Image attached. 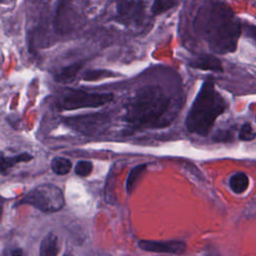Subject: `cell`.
<instances>
[{"label":"cell","mask_w":256,"mask_h":256,"mask_svg":"<svg viewBox=\"0 0 256 256\" xmlns=\"http://www.w3.org/2000/svg\"><path fill=\"white\" fill-rule=\"evenodd\" d=\"M194 23L213 52L225 54L235 51L241 26L227 4L213 2L202 7Z\"/></svg>","instance_id":"obj_1"},{"label":"cell","mask_w":256,"mask_h":256,"mask_svg":"<svg viewBox=\"0 0 256 256\" xmlns=\"http://www.w3.org/2000/svg\"><path fill=\"white\" fill-rule=\"evenodd\" d=\"M112 99L113 94L111 93H95L69 89L58 98L57 107L60 110L95 108L106 105L111 102Z\"/></svg>","instance_id":"obj_4"},{"label":"cell","mask_w":256,"mask_h":256,"mask_svg":"<svg viewBox=\"0 0 256 256\" xmlns=\"http://www.w3.org/2000/svg\"><path fill=\"white\" fill-rule=\"evenodd\" d=\"M227 107L225 99L215 90L211 80H206L187 115L186 126L189 132L206 136L215 120Z\"/></svg>","instance_id":"obj_3"},{"label":"cell","mask_w":256,"mask_h":256,"mask_svg":"<svg viewBox=\"0 0 256 256\" xmlns=\"http://www.w3.org/2000/svg\"><path fill=\"white\" fill-rule=\"evenodd\" d=\"M83 67V63L82 62H78V63H74L72 65H69V66H66L64 68H62L58 74L55 75V81L57 82H60V83H69V82H72L78 72L81 70V68Z\"/></svg>","instance_id":"obj_10"},{"label":"cell","mask_w":256,"mask_h":256,"mask_svg":"<svg viewBox=\"0 0 256 256\" xmlns=\"http://www.w3.org/2000/svg\"><path fill=\"white\" fill-rule=\"evenodd\" d=\"M229 184H230V187H231V189L233 190L234 193L241 194L244 191H246V189L248 188L249 180H248V177L245 173L238 172L230 178Z\"/></svg>","instance_id":"obj_12"},{"label":"cell","mask_w":256,"mask_h":256,"mask_svg":"<svg viewBox=\"0 0 256 256\" xmlns=\"http://www.w3.org/2000/svg\"><path fill=\"white\" fill-rule=\"evenodd\" d=\"M180 0H153L151 11L154 15L161 14L176 6Z\"/></svg>","instance_id":"obj_15"},{"label":"cell","mask_w":256,"mask_h":256,"mask_svg":"<svg viewBox=\"0 0 256 256\" xmlns=\"http://www.w3.org/2000/svg\"><path fill=\"white\" fill-rule=\"evenodd\" d=\"M64 256H70V255H68V254H65V255H64Z\"/></svg>","instance_id":"obj_23"},{"label":"cell","mask_w":256,"mask_h":256,"mask_svg":"<svg viewBox=\"0 0 256 256\" xmlns=\"http://www.w3.org/2000/svg\"><path fill=\"white\" fill-rule=\"evenodd\" d=\"M256 137V133L253 131L252 126L249 123H245L240 130L239 138L244 141H251Z\"/></svg>","instance_id":"obj_19"},{"label":"cell","mask_w":256,"mask_h":256,"mask_svg":"<svg viewBox=\"0 0 256 256\" xmlns=\"http://www.w3.org/2000/svg\"><path fill=\"white\" fill-rule=\"evenodd\" d=\"M1 214H2V207H1V205H0V217H1Z\"/></svg>","instance_id":"obj_22"},{"label":"cell","mask_w":256,"mask_h":256,"mask_svg":"<svg viewBox=\"0 0 256 256\" xmlns=\"http://www.w3.org/2000/svg\"><path fill=\"white\" fill-rule=\"evenodd\" d=\"M146 168V164H140L135 166L131 172L129 173L128 177H127V181H126V190L127 193H131L132 190L135 187V184L137 182V179L139 178V176L142 174V172L144 171V169Z\"/></svg>","instance_id":"obj_16"},{"label":"cell","mask_w":256,"mask_h":256,"mask_svg":"<svg viewBox=\"0 0 256 256\" xmlns=\"http://www.w3.org/2000/svg\"><path fill=\"white\" fill-rule=\"evenodd\" d=\"M139 247L145 251L156 253H170V254H182L186 249V244L182 241L170 240V241H152L141 240L139 241Z\"/></svg>","instance_id":"obj_7"},{"label":"cell","mask_w":256,"mask_h":256,"mask_svg":"<svg viewBox=\"0 0 256 256\" xmlns=\"http://www.w3.org/2000/svg\"><path fill=\"white\" fill-rule=\"evenodd\" d=\"M3 256H26V254L23 249L19 247L10 246L4 250Z\"/></svg>","instance_id":"obj_20"},{"label":"cell","mask_w":256,"mask_h":256,"mask_svg":"<svg viewBox=\"0 0 256 256\" xmlns=\"http://www.w3.org/2000/svg\"><path fill=\"white\" fill-rule=\"evenodd\" d=\"M92 163L89 161H79L75 167V173L79 176H88L92 171Z\"/></svg>","instance_id":"obj_18"},{"label":"cell","mask_w":256,"mask_h":256,"mask_svg":"<svg viewBox=\"0 0 256 256\" xmlns=\"http://www.w3.org/2000/svg\"><path fill=\"white\" fill-rule=\"evenodd\" d=\"M247 35H249L251 38H253L256 41V26L253 25H246L245 27Z\"/></svg>","instance_id":"obj_21"},{"label":"cell","mask_w":256,"mask_h":256,"mask_svg":"<svg viewBox=\"0 0 256 256\" xmlns=\"http://www.w3.org/2000/svg\"><path fill=\"white\" fill-rule=\"evenodd\" d=\"M141 6L136 0H116V12L118 19L123 23H130L139 19L141 14Z\"/></svg>","instance_id":"obj_8"},{"label":"cell","mask_w":256,"mask_h":256,"mask_svg":"<svg viewBox=\"0 0 256 256\" xmlns=\"http://www.w3.org/2000/svg\"><path fill=\"white\" fill-rule=\"evenodd\" d=\"M59 245L57 237L54 234H48L41 242L40 256H57Z\"/></svg>","instance_id":"obj_11"},{"label":"cell","mask_w":256,"mask_h":256,"mask_svg":"<svg viewBox=\"0 0 256 256\" xmlns=\"http://www.w3.org/2000/svg\"><path fill=\"white\" fill-rule=\"evenodd\" d=\"M20 203L32 205L43 212H56L63 207L64 197L57 186L42 184L26 194Z\"/></svg>","instance_id":"obj_5"},{"label":"cell","mask_w":256,"mask_h":256,"mask_svg":"<svg viewBox=\"0 0 256 256\" xmlns=\"http://www.w3.org/2000/svg\"><path fill=\"white\" fill-rule=\"evenodd\" d=\"M31 159H32V156L27 153L20 154L15 157H12V158H6V157H3L2 155H0V172L4 173L8 168L17 164L18 162H25V161H28Z\"/></svg>","instance_id":"obj_13"},{"label":"cell","mask_w":256,"mask_h":256,"mask_svg":"<svg viewBox=\"0 0 256 256\" xmlns=\"http://www.w3.org/2000/svg\"><path fill=\"white\" fill-rule=\"evenodd\" d=\"M71 167H72L71 161L63 157H56L51 162L52 170L59 175H65L69 173V171L71 170Z\"/></svg>","instance_id":"obj_14"},{"label":"cell","mask_w":256,"mask_h":256,"mask_svg":"<svg viewBox=\"0 0 256 256\" xmlns=\"http://www.w3.org/2000/svg\"><path fill=\"white\" fill-rule=\"evenodd\" d=\"M176 114V105L161 87L146 85L127 103L125 120L135 126L162 127L168 125Z\"/></svg>","instance_id":"obj_2"},{"label":"cell","mask_w":256,"mask_h":256,"mask_svg":"<svg viewBox=\"0 0 256 256\" xmlns=\"http://www.w3.org/2000/svg\"><path fill=\"white\" fill-rule=\"evenodd\" d=\"M189 66L201 70L222 71V65L218 58L211 55H201L189 62Z\"/></svg>","instance_id":"obj_9"},{"label":"cell","mask_w":256,"mask_h":256,"mask_svg":"<svg viewBox=\"0 0 256 256\" xmlns=\"http://www.w3.org/2000/svg\"><path fill=\"white\" fill-rule=\"evenodd\" d=\"M116 74L108 70H89L83 75L85 81H95L99 79H104L108 77H115Z\"/></svg>","instance_id":"obj_17"},{"label":"cell","mask_w":256,"mask_h":256,"mask_svg":"<svg viewBox=\"0 0 256 256\" xmlns=\"http://www.w3.org/2000/svg\"><path fill=\"white\" fill-rule=\"evenodd\" d=\"M67 126L85 135H97L103 133L110 124L108 115L95 113L88 115H80L65 119Z\"/></svg>","instance_id":"obj_6"}]
</instances>
